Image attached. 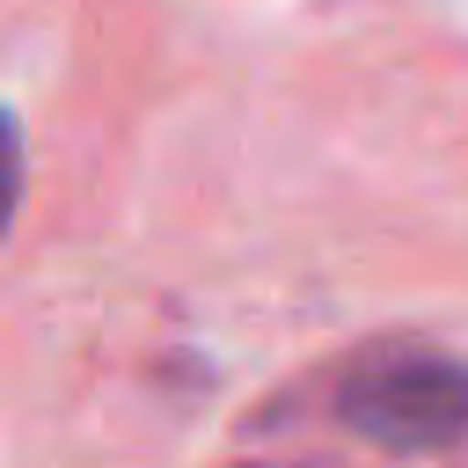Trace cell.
<instances>
[{
    "label": "cell",
    "mask_w": 468,
    "mask_h": 468,
    "mask_svg": "<svg viewBox=\"0 0 468 468\" xmlns=\"http://www.w3.org/2000/svg\"><path fill=\"white\" fill-rule=\"evenodd\" d=\"M344 417L380 446H453L468 439V366L439 351H388L351 373Z\"/></svg>",
    "instance_id": "cell-1"
},
{
    "label": "cell",
    "mask_w": 468,
    "mask_h": 468,
    "mask_svg": "<svg viewBox=\"0 0 468 468\" xmlns=\"http://www.w3.org/2000/svg\"><path fill=\"white\" fill-rule=\"evenodd\" d=\"M15 190H22V139H15V124L0 117V227H7V212H15Z\"/></svg>",
    "instance_id": "cell-2"
}]
</instances>
